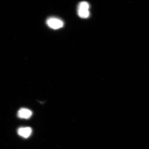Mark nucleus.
<instances>
[{"mask_svg":"<svg viewBox=\"0 0 149 149\" xmlns=\"http://www.w3.org/2000/svg\"><path fill=\"white\" fill-rule=\"evenodd\" d=\"M47 24L48 26L54 29H60L64 25V23L62 20L55 17L48 18L47 21Z\"/></svg>","mask_w":149,"mask_h":149,"instance_id":"nucleus-1","label":"nucleus"},{"mask_svg":"<svg viewBox=\"0 0 149 149\" xmlns=\"http://www.w3.org/2000/svg\"><path fill=\"white\" fill-rule=\"evenodd\" d=\"M32 111L26 108H22L18 112L17 116L19 118L28 119L32 116Z\"/></svg>","mask_w":149,"mask_h":149,"instance_id":"nucleus-2","label":"nucleus"},{"mask_svg":"<svg viewBox=\"0 0 149 149\" xmlns=\"http://www.w3.org/2000/svg\"><path fill=\"white\" fill-rule=\"evenodd\" d=\"M32 130L30 127H21L17 130L18 135L24 138L29 137L32 133Z\"/></svg>","mask_w":149,"mask_h":149,"instance_id":"nucleus-3","label":"nucleus"},{"mask_svg":"<svg viewBox=\"0 0 149 149\" xmlns=\"http://www.w3.org/2000/svg\"><path fill=\"white\" fill-rule=\"evenodd\" d=\"M78 8V15L80 17L83 18H86L88 17L90 15L89 9L82 8Z\"/></svg>","mask_w":149,"mask_h":149,"instance_id":"nucleus-4","label":"nucleus"},{"mask_svg":"<svg viewBox=\"0 0 149 149\" xmlns=\"http://www.w3.org/2000/svg\"><path fill=\"white\" fill-rule=\"evenodd\" d=\"M78 8H83L89 9V5L88 3L86 1H82L80 3Z\"/></svg>","mask_w":149,"mask_h":149,"instance_id":"nucleus-5","label":"nucleus"}]
</instances>
